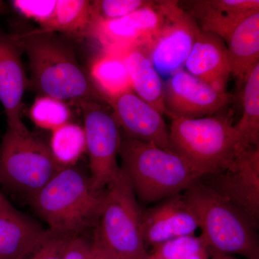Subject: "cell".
Returning <instances> with one entry per match:
<instances>
[{
	"label": "cell",
	"mask_w": 259,
	"mask_h": 259,
	"mask_svg": "<svg viewBox=\"0 0 259 259\" xmlns=\"http://www.w3.org/2000/svg\"><path fill=\"white\" fill-rule=\"evenodd\" d=\"M164 19L161 1H152L123 18L94 24L90 35L104 53L122 57L134 49H143L156 35Z\"/></svg>",
	"instance_id": "obj_10"
},
{
	"label": "cell",
	"mask_w": 259,
	"mask_h": 259,
	"mask_svg": "<svg viewBox=\"0 0 259 259\" xmlns=\"http://www.w3.org/2000/svg\"><path fill=\"white\" fill-rule=\"evenodd\" d=\"M227 92L213 88L184 69L163 82L166 115L173 119L199 118L212 115L231 102Z\"/></svg>",
	"instance_id": "obj_12"
},
{
	"label": "cell",
	"mask_w": 259,
	"mask_h": 259,
	"mask_svg": "<svg viewBox=\"0 0 259 259\" xmlns=\"http://www.w3.org/2000/svg\"><path fill=\"white\" fill-rule=\"evenodd\" d=\"M23 52L14 34L0 28V102L5 108L8 128L28 133L22 120L24 93L29 86L22 62Z\"/></svg>",
	"instance_id": "obj_13"
},
{
	"label": "cell",
	"mask_w": 259,
	"mask_h": 259,
	"mask_svg": "<svg viewBox=\"0 0 259 259\" xmlns=\"http://www.w3.org/2000/svg\"><path fill=\"white\" fill-rule=\"evenodd\" d=\"M243 83V114L234 127L243 144L259 147V64L251 70Z\"/></svg>",
	"instance_id": "obj_23"
},
{
	"label": "cell",
	"mask_w": 259,
	"mask_h": 259,
	"mask_svg": "<svg viewBox=\"0 0 259 259\" xmlns=\"http://www.w3.org/2000/svg\"><path fill=\"white\" fill-rule=\"evenodd\" d=\"M83 117L90 180L94 190L102 192L121 171L117 158L120 153V128L112 113L101 102H79Z\"/></svg>",
	"instance_id": "obj_8"
},
{
	"label": "cell",
	"mask_w": 259,
	"mask_h": 259,
	"mask_svg": "<svg viewBox=\"0 0 259 259\" xmlns=\"http://www.w3.org/2000/svg\"><path fill=\"white\" fill-rule=\"evenodd\" d=\"M209 259H237L233 257V255L220 254V253H214V254L210 255Z\"/></svg>",
	"instance_id": "obj_32"
},
{
	"label": "cell",
	"mask_w": 259,
	"mask_h": 259,
	"mask_svg": "<svg viewBox=\"0 0 259 259\" xmlns=\"http://www.w3.org/2000/svg\"><path fill=\"white\" fill-rule=\"evenodd\" d=\"M128 71L133 91L145 102L166 114L163 103V81L147 56L134 49L122 56Z\"/></svg>",
	"instance_id": "obj_20"
},
{
	"label": "cell",
	"mask_w": 259,
	"mask_h": 259,
	"mask_svg": "<svg viewBox=\"0 0 259 259\" xmlns=\"http://www.w3.org/2000/svg\"><path fill=\"white\" fill-rule=\"evenodd\" d=\"M61 168L41 139L7 130L0 144V183L32 196Z\"/></svg>",
	"instance_id": "obj_7"
},
{
	"label": "cell",
	"mask_w": 259,
	"mask_h": 259,
	"mask_svg": "<svg viewBox=\"0 0 259 259\" xmlns=\"http://www.w3.org/2000/svg\"><path fill=\"white\" fill-rule=\"evenodd\" d=\"M91 245V259H122L104 243L97 231Z\"/></svg>",
	"instance_id": "obj_31"
},
{
	"label": "cell",
	"mask_w": 259,
	"mask_h": 259,
	"mask_svg": "<svg viewBox=\"0 0 259 259\" xmlns=\"http://www.w3.org/2000/svg\"><path fill=\"white\" fill-rule=\"evenodd\" d=\"M73 236L53 233L49 239L27 259H64Z\"/></svg>",
	"instance_id": "obj_29"
},
{
	"label": "cell",
	"mask_w": 259,
	"mask_h": 259,
	"mask_svg": "<svg viewBox=\"0 0 259 259\" xmlns=\"http://www.w3.org/2000/svg\"><path fill=\"white\" fill-rule=\"evenodd\" d=\"M148 258H146V259H148Z\"/></svg>",
	"instance_id": "obj_36"
},
{
	"label": "cell",
	"mask_w": 259,
	"mask_h": 259,
	"mask_svg": "<svg viewBox=\"0 0 259 259\" xmlns=\"http://www.w3.org/2000/svg\"><path fill=\"white\" fill-rule=\"evenodd\" d=\"M119 154L135 194L146 203L183 193L202 178L174 151L125 135Z\"/></svg>",
	"instance_id": "obj_3"
},
{
	"label": "cell",
	"mask_w": 259,
	"mask_h": 259,
	"mask_svg": "<svg viewBox=\"0 0 259 259\" xmlns=\"http://www.w3.org/2000/svg\"><path fill=\"white\" fill-rule=\"evenodd\" d=\"M152 1L146 0H97L91 2L92 26L94 24L110 21L127 16Z\"/></svg>",
	"instance_id": "obj_27"
},
{
	"label": "cell",
	"mask_w": 259,
	"mask_h": 259,
	"mask_svg": "<svg viewBox=\"0 0 259 259\" xmlns=\"http://www.w3.org/2000/svg\"><path fill=\"white\" fill-rule=\"evenodd\" d=\"M91 243L82 237L74 236L68 244L64 259H91Z\"/></svg>",
	"instance_id": "obj_30"
},
{
	"label": "cell",
	"mask_w": 259,
	"mask_h": 259,
	"mask_svg": "<svg viewBox=\"0 0 259 259\" xmlns=\"http://www.w3.org/2000/svg\"><path fill=\"white\" fill-rule=\"evenodd\" d=\"M28 55L29 85L40 96L66 101L107 103L76 59L74 49L55 32L20 27L13 32Z\"/></svg>",
	"instance_id": "obj_1"
},
{
	"label": "cell",
	"mask_w": 259,
	"mask_h": 259,
	"mask_svg": "<svg viewBox=\"0 0 259 259\" xmlns=\"http://www.w3.org/2000/svg\"><path fill=\"white\" fill-rule=\"evenodd\" d=\"M92 28L91 1L56 0L55 12L46 32H59L67 36L90 35Z\"/></svg>",
	"instance_id": "obj_22"
},
{
	"label": "cell",
	"mask_w": 259,
	"mask_h": 259,
	"mask_svg": "<svg viewBox=\"0 0 259 259\" xmlns=\"http://www.w3.org/2000/svg\"><path fill=\"white\" fill-rule=\"evenodd\" d=\"M148 259H160V258H156V257L153 256V255L148 254Z\"/></svg>",
	"instance_id": "obj_34"
},
{
	"label": "cell",
	"mask_w": 259,
	"mask_h": 259,
	"mask_svg": "<svg viewBox=\"0 0 259 259\" xmlns=\"http://www.w3.org/2000/svg\"><path fill=\"white\" fill-rule=\"evenodd\" d=\"M185 66L195 77L226 92L231 66L226 42L215 34L199 31Z\"/></svg>",
	"instance_id": "obj_17"
},
{
	"label": "cell",
	"mask_w": 259,
	"mask_h": 259,
	"mask_svg": "<svg viewBox=\"0 0 259 259\" xmlns=\"http://www.w3.org/2000/svg\"><path fill=\"white\" fill-rule=\"evenodd\" d=\"M231 74L238 82L259 64V11L243 19L233 29L226 42Z\"/></svg>",
	"instance_id": "obj_19"
},
{
	"label": "cell",
	"mask_w": 259,
	"mask_h": 259,
	"mask_svg": "<svg viewBox=\"0 0 259 259\" xmlns=\"http://www.w3.org/2000/svg\"><path fill=\"white\" fill-rule=\"evenodd\" d=\"M49 147L56 163L61 168L74 166L81 155L86 152L83 127L67 122L53 131Z\"/></svg>",
	"instance_id": "obj_24"
},
{
	"label": "cell",
	"mask_w": 259,
	"mask_h": 259,
	"mask_svg": "<svg viewBox=\"0 0 259 259\" xmlns=\"http://www.w3.org/2000/svg\"><path fill=\"white\" fill-rule=\"evenodd\" d=\"M45 230L0 195V259H27L49 239Z\"/></svg>",
	"instance_id": "obj_16"
},
{
	"label": "cell",
	"mask_w": 259,
	"mask_h": 259,
	"mask_svg": "<svg viewBox=\"0 0 259 259\" xmlns=\"http://www.w3.org/2000/svg\"><path fill=\"white\" fill-rule=\"evenodd\" d=\"M89 74L107 104L110 99L133 91L127 66L120 56L104 53L93 61Z\"/></svg>",
	"instance_id": "obj_21"
},
{
	"label": "cell",
	"mask_w": 259,
	"mask_h": 259,
	"mask_svg": "<svg viewBox=\"0 0 259 259\" xmlns=\"http://www.w3.org/2000/svg\"><path fill=\"white\" fill-rule=\"evenodd\" d=\"M29 113L35 125L51 132L69 122L71 115L66 102L48 96L37 97Z\"/></svg>",
	"instance_id": "obj_26"
},
{
	"label": "cell",
	"mask_w": 259,
	"mask_h": 259,
	"mask_svg": "<svg viewBox=\"0 0 259 259\" xmlns=\"http://www.w3.org/2000/svg\"><path fill=\"white\" fill-rule=\"evenodd\" d=\"M164 19L151 42L139 49L148 56L160 76L184 69L199 30L195 20L178 1H161Z\"/></svg>",
	"instance_id": "obj_9"
},
{
	"label": "cell",
	"mask_w": 259,
	"mask_h": 259,
	"mask_svg": "<svg viewBox=\"0 0 259 259\" xmlns=\"http://www.w3.org/2000/svg\"><path fill=\"white\" fill-rule=\"evenodd\" d=\"M107 104L111 106L114 118L125 136L171 151L163 115L134 91L110 99Z\"/></svg>",
	"instance_id": "obj_14"
},
{
	"label": "cell",
	"mask_w": 259,
	"mask_h": 259,
	"mask_svg": "<svg viewBox=\"0 0 259 259\" xmlns=\"http://www.w3.org/2000/svg\"><path fill=\"white\" fill-rule=\"evenodd\" d=\"M170 146L201 177L222 171L247 148L228 117L172 120Z\"/></svg>",
	"instance_id": "obj_5"
},
{
	"label": "cell",
	"mask_w": 259,
	"mask_h": 259,
	"mask_svg": "<svg viewBox=\"0 0 259 259\" xmlns=\"http://www.w3.org/2000/svg\"><path fill=\"white\" fill-rule=\"evenodd\" d=\"M11 4L19 15L34 20L39 28L47 30L55 12L56 0H14Z\"/></svg>",
	"instance_id": "obj_28"
},
{
	"label": "cell",
	"mask_w": 259,
	"mask_h": 259,
	"mask_svg": "<svg viewBox=\"0 0 259 259\" xmlns=\"http://www.w3.org/2000/svg\"><path fill=\"white\" fill-rule=\"evenodd\" d=\"M104 192H97L79 168H62L30 196L35 212L57 234L77 236L100 221Z\"/></svg>",
	"instance_id": "obj_2"
},
{
	"label": "cell",
	"mask_w": 259,
	"mask_h": 259,
	"mask_svg": "<svg viewBox=\"0 0 259 259\" xmlns=\"http://www.w3.org/2000/svg\"><path fill=\"white\" fill-rule=\"evenodd\" d=\"M187 3L186 10L199 30L215 34L225 42L240 22L259 11L258 0H195Z\"/></svg>",
	"instance_id": "obj_18"
},
{
	"label": "cell",
	"mask_w": 259,
	"mask_h": 259,
	"mask_svg": "<svg viewBox=\"0 0 259 259\" xmlns=\"http://www.w3.org/2000/svg\"><path fill=\"white\" fill-rule=\"evenodd\" d=\"M8 12V8L3 2L0 1V14L6 13Z\"/></svg>",
	"instance_id": "obj_33"
},
{
	"label": "cell",
	"mask_w": 259,
	"mask_h": 259,
	"mask_svg": "<svg viewBox=\"0 0 259 259\" xmlns=\"http://www.w3.org/2000/svg\"><path fill=\"white\" fill-rule=\"evenodd\" d=\"M201 182L240 209L258 227L259 147L247 148L229 168Z\"/></svg>",
	"instance_id": "obj_11"
},
{
	"label": "cell",
	"mask_w": 259,
	"mask_h": 259,
	"mask_svg": "<svg viewBox=\"0 0 259 259\" xmlns=\"http://www.w3.org/2000/svg\"><path fill=\"white\" fill-rule=\"evenodd\" d=\"M197 229L195 213L183 193L142 213L141 231L146 245L153 247L177 237L194 235Z\"/></svg>",
	"instance_id": "obj_15"
},
{
	"label": "cell",
	"mask_w": 259,
	"mask_h": 259,
	"mask_svg": "<svg viewBox=\"0 0 259 259\" xmlns=\"http://www.w3.org/2000/svg\"><path fill=\"white\" fill-rule=\"evenodd\" d=\"M153 256L160 259H209L210 252L202 237H177L153 246Z\"/></svg>",
	"instance_id": "obj_25"
},
{
	"label": "cell",
	"mask_w": 259,
	"mask_h": 259,
	"mask_svg": "<svg viewBox=\"0 0 259 259\" xmlns=\"http://www.w3.org/2000/svg\"><path fill=\"white\" fill-rule=\"evenodd\" d=\"M134 189L121 168L104 192L100 225L97 230L105 245L122 259H146L142 212Z\"/></svg>",
	"instance_id": "obj_6"
},
{
	"label": "cell",
	"mask_w": 259,
	"mask_h": 259,
	"mask_svg": "<svg viewBox=\"0 0 259 259\" xmlns=\"http://www.w3.org/2000/svg\"><path fill=\"white\" fill-rule=\"evenodd\" d=\"M1 194H1V193H0V195H1Z\"/></svg>",
	"instance_id": "obj_35"
},
{
	"label": "cell",
	"mask_w": 259,
	"mask_h": 259,
	"mask_svg": "<svg viewBox=\"0 0 259 259\" xmlns=\"http://www.w3.org/2000/svg\"><path fill=\"white\" fill-rule=\"evenodd\" d=\"M183 195L195 213L202 231L200 236L210 255L259 259L257 226L246 214L200 180L190 185Z\"/></svg>",
	"instance_id": "obj_4"
}]
</instances>
